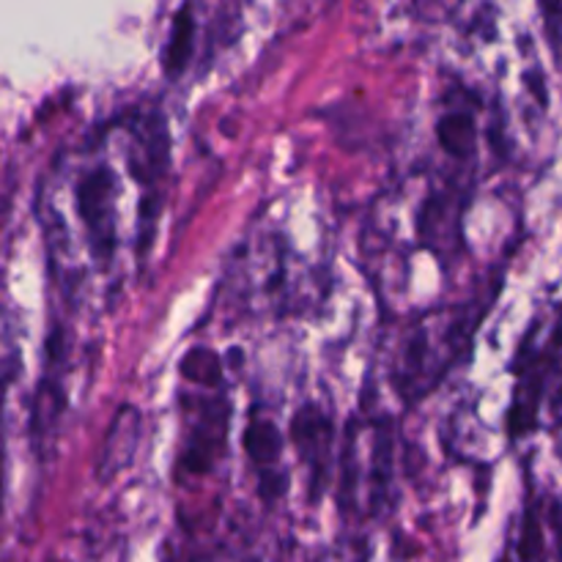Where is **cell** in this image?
Returning <instances> with one entry per match:
<instances>
[{
    "mask_svg": "<svg viewBox=\"0 0 562 562\" xmlns=\"http://www.w3.org/2000/svg\"><path fill=\"white\" fill-rule=\"evenodd\" d=\"M115 195H119V184H115L113 170L102 165L82 173V179L77 181V214L88 231L93 256L102 261H108L115 250Z\"/></svg>",
    "mask_w": 562,
    "mask_h": 562,
    "instance_id": "cell-1",
    "label": "cell"
},
{
    "mask_svg": "<svg viewBox=\"0 0 562 562\" xmlns=\"http://www.w3.org/2000/svg\"><path fill=\"white\" fill-rule=\"evenodd\" d=\"M291 442L300 453L302 464L311 470L313 499L322 497V486L329 475L333 456V423L316 404H305L291 420Z\"/></svg>",
    "mask_w": 562,
    "mask_h": 562,
    "instance_id": "cell-2",
    "label": "cell"
},
{
    "mask_svg": "<svg viewBox=\"0 0 562 562\" xmlns=\"http://www.w3.org/2000/svg\"><path fill=\"white\" fill-rule=\"evenodd\" d=\"M225 428H228V409L220 401L203 406V415L198 420L195 431L184 442V450L179 456L181 470L192 472V475H206L214 467L220 448L225 445Z\"/></svg>",
    "mask_w": 562,
    "mask_h": 562,
    "instance_id": "cell-3",
    "label": "cell"
},
{
    "mask_svg": "<svg viewBox=\"0 0 562 562\" xmlns=\"http://www.w3.org/2000/svg\"><path fill=\"white\" fill-rule=\"evenodd\" d=\"M137 428H140V417H137L135 409L124 406L119 412V417L113 420V428L108 431V439H104V448H102V477H113L115 472L124 470L130 464L132 453H135V445H137Z\"/></svg>",
    "mask_w": 562,
    "mask_h": 562,
    "instance_id": "cell-4",
    "label": "cell"
},
{
    "mask_svg": "<svg viewBox=\"0 0 562 562\" xmlns=\"http://www.w3.org/2000/svg\"><path fill=\"white\" fill-rule=\"evenodd\" d=\"M285 437L280 431L278 423H272L269 417H252L245 428V453L250 456V461L256 467H261V472L278 470V461L283 456Z\"/></svg>",
    "mask_w": 562,
    "mask_h": 562,
    "instance_id": "cell-5",
    "label": "cell"
},
{
    "mask_svg": "<svg viewBox=\"0 0 562 562\" xmlns=\"http://www.w3.org/2000/svg\"><path fill=\"white\" fill-rule=\"evenodd\" d=\"M192 44H195V20H192V5H181L179 14L173 16L168 42L162 49V69L168 77L184 75L187 64L192 58Z\"/></svg>",
    "mask_w": 562,
    "mask_h": 562,
    "instance_id": "cell-6",
    "label": "cell"
},
{
    "mask_svg": "<svg viewBox=\"0 0 562 562\" xmlns=\"http://www.w3.org/2000/svg\"><path fill=\"white\" fill-rule=\"evenodd\" d=\"M437 137L439 146H442L450 157H472L477 140L475 115H472L470 110H448V113L437 121Z\"/></svg>",
    "mask_w": 562,
    "mask_h": 562,
    "instance_id": "cell-7",
    "label": "cell"
},
{
    "mask_svg": "<svg viewBox=\"0 0 562 562\" xmlns=\"http://www.w3.org/2000/svg\"><path fill=\"white\" fill-rule=\"evenodd\" d=\"M179 371L187 382L201 384V387H220L223 384V362L212 349H203V346H195L181 357Z\"/></svg>",
    "mask_w": 562,
    "mask_h": 562,
    "instance_id": "cell-8",
    "label": "cell"
},
{
    "mask_svg": "<svg viewBox=\"0 0 562 562\" xmlns=\"http://www.w3.org/2000/svg\"><path fill=\"white\" fill-rule=\"evenodd\" d=\"M373 467H371V503L373 508H382V503L387 499L390 481H393V439L387 434H382L373 448Z\"/></svg>",
    "mask_w": 562,
    "mask_h": 562,
    "instance_id": "cell-9",
    "label": "cell"
},
{
    "mask_svg": "<svg viewBox=\"0 0 562 562\" xmlns=\"http://www.w3.org/2000/svg\"><path fill=\"white\" fill-rule=\"evenodd\" d=\"M258 483H261V497L267 499V503H274V499L283 497V492L289 488V475L280 470H267L261 472Z\"/></svg>",
    "mask_w": 562,
    "mask_h": 562,
    "instance_id": "cell-10",
    "label": "cell"
}]
</instances>
